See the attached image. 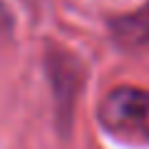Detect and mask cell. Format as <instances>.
Segmentation results:
<instances>
[{
	"label": "cell",
	"mask_w": 149,
	"mask_h": 149,
	"mask_svg": "<svg viewBox=\"0 0 149 149\" xmlns=\"http://www.w3.org/2000/svg\"><path fill=\"white\" fill-rule=\"evenodd\" d=\"M100 124L117 139L149 144V90H112L100 104Z\"/></svg>",
	"instance_id": "6da1fadb"
},
{
	"label": "cell",
	"mask_w": 149,
	"mask_h": 149,
	"mask_svg": "<svg viewBox=\"0 0 149 149\" xmlns=\"http://www.w3.org/2000/svg\"><path fill=\"white\" fill-rule=\"evenodd\" d=\"M45 70L50 77L55 97V114H57L60 132H70L72 114L77 107L82 87H85V67L72 52L62 47H47L45 52Z\"/></svg>",
	"instance_id": "7a4b0ae2"
},
{
	"label": "cell",
	"mask_w": 149,
	"mask_h": 149,
	"mask_svg": "<svg viewBox=\"0 0 149 149\" xmlns=\"http://www.w3.org/2000/svg\"><path fill=\"white\" fill-rule=\"evenodd\" d=\"M112 32L122 45H129V47L149 45V3L137 13L117 17L112 22Z\"/></svg>",
	"instance_id": "3957f363"
},
{
	"label": "cell",
	"mask_w": 149,
	"mask_h": 149,
	"mask_svg": "<svg viewBox=\"0 0 149 149\" xmlns=\"http://www.w3.org/2000/svg\"><path fill=\"white\" fill-rule=\"evenodd\" d=\"M10 27V13L5 10V5L0 3V32H5Z\"/></svg>",
	"instance_id": "277c9868"
}]
</instances>
